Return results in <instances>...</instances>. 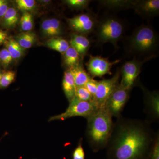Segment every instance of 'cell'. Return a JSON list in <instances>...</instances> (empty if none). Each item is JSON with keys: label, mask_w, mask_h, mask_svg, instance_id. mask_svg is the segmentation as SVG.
<instances>
[{"label": "cell", "mask_w": 159, "mask_h": 159, "mask_svg": "<svg viewBox=\"0 0 159 159\" xmlns=\"http://www.w3.org/2000/svg\"><path fill=\"white\" fill-rule=\"evenodd\" d=\"M155 133L147 120L117 118L106 146L107 159H148Z\"/></svg>", "instance_id": "cell-1"}, {"label": "cell", "mask_w": 159, "mask_h": 159, "mask_svg": "<svg viewBox=\"0 0 159 159\" xmlns=\"http://www.w3.org/2000/svg\"><path fill=\"white\" fill-rule=\"evenodd\" d=\"M86 119L85 135L90 148L94 152L105 149L113 128L112 117L102 108Z\"/></svg>", "instance_id": "cell-2"}, {"label": "cell", "mask_w": 159, "mask_h": 159, "mask_svg": "<svg viewBox=\"0 0 159 159\" xmlns=\"http://www.w3.org/2000/svg\"><path fill=\"white\" fill-rule=\"evenodd\" d=\"M158 34L150 25L142 24L133 32L126 43L125 49L130 55L148 61L157 55L159 48Z\"/></svg>", "instance_id": "cell-3"}, {"label": "cell", "mask_w": 159, "mask_h": 159, "mask_svg": "<svg viewBox=\"0 0 159 159\" xmlns=\"http://www.w3.org/2000/svg\"><path fill=\"white\" fill-rule=\"evenodd\" d=\"M124 29L122 20L113 16H104L98 20L95 30L97 43L101 46L110 43L117 48V43L124 34Z\"/></svg>", "instance_id": "cell-4"}, {"label": "cell", "mask_w": 159, "mask_h": 159, "mask_svg": "<svg viewBox=\"0 0 159 159\" xmlns=\"http://www.w3.org/2000/svg\"><path fill=\"white\" fill-rule=\"evenodd\" d=\"M97 110L93 102L82 101L75 97L69 102L68 107L64 112L50 117L48 122L62 121L74 117H82L87 119Z\"/></svg>", "instance_id": "cell-5"}, {"label": "cell", "mask_w": 159, "mask_h": 159, "mask_svg": "<svg viewBox=\"0 0 159 159\" xmlns=\"http://www.w3.org/2000/svg\"><path fill=\"white\" fill-rule=\"evenodd\" d=\"M120 77V70H118L111 78L98 81L93 99V103L97 109L104 108L107 101L119 85Z\"/></svg>", "instance_id": "cell-6"}, {"label": "cell", "mask_w": 159, "mask_h": 159, "mask_svg": "<svg viewBox=\"0 0 159 159\" xmlns=\"http://www.w3.org/2000/svg\"><path fill=\"white\" fill-rule=\"evenodd\" d=\"M148 61L134 58L125 61L122 67L120 74L122 77L119 84L124 88L131 90L138 83V77L142 71V65Z\"/></svg>", "instance_id": "cell-7"}, {"label": "cell", "mask_w": 159, "mask_h": 159, "mask_svg": "<svg viewBox=\"0 0 159 159\" xmlns=\"http://www.w3.org/2000/svg\"><path fill=\"white\" fill-rule=\"evenodd\" d=\"M131 91L119 84L114 91L104 107L112 117L118 118L122 116V111L129 99Z\"/></svg>", "instance_id": "cell-8"}, {"label": "cell", "mask_w": 159, "mask_h": 159, "mask_svg": "<svg viewBox=\"0 0 159 159\" xmlns=\"http://www.w3.org/2000/svg\"><path fill=\"white\" fill-rule=\"evenodd\" d=\"M69 27L77 34L87 35L96 30L98 20L91 13H83L67 19Z\"/></svg>", "instance_id": "cell-9"}, {"label": "cell", "mask_w": 159, "mask_h": 159, "mask_svg": "<svg viewBox=\"0 0 159 159\" xmlns=\"http://www.w3.org/2000/svg\"><path fill=\"white\" fill-rule=\"evenodd\" d=\"M143 92L144 112L148 122H156L159 119V93L158 91H150L139 81L138 83Z\"/></svg>", "instance_id": "cell-10"}, {"label": "cell", "mask_w": 159, "mask_h": 159, "mask_svg": "<svg viewBox=\"0 0 159 159\" xmlns=\"http://www.w3.org/2000/svg\"><path fill=\"white\" fill-rule=\"evenodd\" d=\"M120 61L116 60L111 62L107 58L99 56L90 55L89 59L86 64L89 74L92 78L102 77L106 74H111V70L112 67Z\"/></svg>", "instance_id": "cell-11"}, {"label": "cell", "mask_w": 159, "mask_h": 159, "mask_svg": "<svg viewBox=\"0 0 159 159\" xmlns=\"http://www.w3.org/2000/svg\"><path fill=\"white\" fill-rule=\"evenodd\" d=\"M133 9L143 18H151L158 16L159 1L136 0Z\"/></svg>", "instance_id": "cell-12"}, {"label": "cell", "mask_w": 159, "mask_h": 159, "mask_svg": "<svg viewBox=\"0 0 159 159\" xmlns=\"http://www.w3.org/2000/svg\"><path fill=\"white\" fill-rule=\"evenodd\" d=\"M70 44L83 59L90 48L91 41L85 35L73 33L71 35Z\"/></svg>", "instance_id": "cell-13"}, {"label": "cell", "mask_w": 159, "mask_h": 159, "mask_svg": "<svg viewBox=\"0 0 159 159\" xmlns=\"http://www.w3.org/2000/svg\"><path fill=\"white\" fill-rule=\"evenodd\" d=\"M42 32L44 35L48 37L59 36L63 34L61 23L56 18L45 20L41 25Z\"/></svg>", "instance_id": "cell-14"}, {"label": "cell", "mask_w": 159, "mask_h": 159, "mask_svg": "<svg viewBox=\"0 0 159 159\" xmlns=\"http://www.w3.org/2000/svg\"><path fill=\"white\" fill-rule=\"evenodd\" d=\"M98 2L102 8L111 11H119L133 9L136 0H101Z\"/></svg>", "instance_id": "cell-15"}, {"label": "cell", "mask_w": 159, "mask_h": 159, "mask_svg": "<svg viewBox=\"0 0 159 159\" xmlns=\"http://www.w3.org/2000/svg\"><path fill=\"white\" fill-rule=\"evenodd\" d=\"M62 89L66 97L69 102L76 96V86L73 75L70 70L64 72L62 80Z\"/></svg>", "instance_id": "cell-16"}, {"label": "cell", "mask_w": 159, "mask_h": 159, "mask_svg": "<svg viewBox=\"0 0 159 159\" xmlns=\"http://www.w3.org/2000/svg\"><path fill=\"white\" fill-rule=\"evenodd\" d=\"M17 10L14 7H10L4 16L0 20V24L5 29L15 28L19 21Z\"/></svg>", "instance_id": "cell-17"}, {"label": "cell", "mask_w": 159, "mask_h": 159, "mask_svg": "<svg viewBox=\"0 0 159 159\" xmlns=\"http://www.w3.org/2000/svg\"><path fill=\"white\" fill-rule=\"evenodd\" d=\"M70 70L73 75L76 87L84 86L91 78L89 74L84 70L82 62Z\"/></svg>", "instance_id": "cell-18"}, {"label": "cell", "mask_w": 159, "mask_h": 159, "mask_svg": "<svg viewBox=\"0 0 159 159\" xmlns=\"http://www.w3.org/2000/svg\"><path fill=\"white\" fill-rule=\"evenodd\" d=\"M62 54L64 64L68 68V70H70L82 62V58L77 51L70 45Z\"/></svg>", "instance_id": "cell-19"}, {"label": "cell", "mask_w": 159, "mask_h": 159, "mask_svg": "<svg viewBox=\"0 0 159 159\" xmlns=\"http://www.w3.org/2000/svg\"><path fill=\"white\" fill-rule=\"evenodd\" d=\"M46 45L49 48L63 54L70 47L67 40L59 36L51 38L47 41Z\"/></svg>", "instance_id": "cell-20"}, {"label": "cell", "mask_w": 159, "mask_h": 159, "mask_svg": "<svg viewBox=\"0 0 159 159\" xmlns=\"http://www.w3.org/2000/svg\"><path fill=\"white\" fill-rule=\"evenodd\" d=\"M36 34L31 31L23 32L20 33L16 38V40L23 49L31 48L36 41Z\"/></svg>", "instance_id": "cell-21"}, {"label": "cell", "mask_w": 159, "mask_h": 159, "mask_svg": "<svg viewBox=\"0 0 159 159\" xmlns=\"http://www.w3.org/2000/svg\"><path fill=\"white\" fill-rule=\"evenodd\" d=\"M5 43L6 49L9 51L13 59H19L24 55L25 49L22 48L13 38L8 37Z\"/></svg>", "instance_id": "cell-22"}, {"label": "cell", "mask_w": 159, "mask_h": 159, "mask_svg": "<svg viewBox=\"0 0 159 159\" xmlns=\"http://www.w3.org/2000/svg\"><path fill=\"white\" fill-rule=\"evenodd\" d=\"M20 24L23 32L30 31L34 26L33 16L29 12L24 11L20 19Z\"/></svg>", "instance_id": "cell-23"}, {"label": "cell", "mask_w": 159, "mask_h": 159, "mask_svg": "<svg viewBox=\"0 0 159 159\" xmlns=\"http://www.w3.org/2000/svg\"><path fill=\"white\" fill-rule=\"evenodd\" d=\"M16 73L13 71H8L3 73L0 80V88L8 87L14 81Z\"/></svg>", "instance_id": "cell-24"}, {"label": "cell", "mask_w": 159, "mask_h": 159, "mask_svg": "<svg viewBox=\"0 0 159 159\" xmlns=\"http://www.w3.org/2000/svg\"><path fill=\"white\" fill-rule=\"evenodd\" d=\"M75 97L82 101L93 102V98L84 86L77 87Z\"/></svg>", "instance_id": "cell-25"}, {"label": "cell", "mask_w": 159, "mask_h": 159, "mask_svg": "<svg viewBox=\"0 0 159 159\" xmlns=\"http://www.w3.org/2000/svg\"><path fill=\"white\" fill-rule=\"evenodd\" d=\"M148 159H159V134L155 133L154 139L148 154Z\"/></svg>", "instance_id": "cell-26"}, {"label": "cell", "mask_w": 159, "mask_h": 159, "mask_svg": "<svg viewBox=\"0 0 159 159\" xmlns=\"http://www.w3.org/2000/svg\"><path fill=\"white\" fill-rule=\"evenodd\" d=\"M19 10L24 11H31L35 6V2L34 0H16L15 1Z\"/></svg>", "instance_id": "cell-27"}, {"label": "cell", "mask_w": 159, "mask_h": 159, "mask_svg": "<svg viewBox=\"0 0 159 159\" xmlns=\"http://www.w3.org/2000/svg\"><path fill=\"white\" fill-rule=\"evenodd\" d=\"M91 2L89 0H67L65 2L73 9L80 10L86 9Z\"/></svg>", "instance_id": "cell-28"}, {"label": "cell", "mask_w": 159, "mask_h": 159, "mask_svg": "<svg viewBox=\"0 0 159 159\" xmlns=\"http://www.w3.org/2000/svg\"><path fill=\"white\" fill-rule=\"evenodd\" d=\"M0 59L1 63L4 67H7L11 63L13 58L6 48L0 51Z\"/></svg>", "instance_id": "cell-29"}, {"label": "cell", "mask_w": 159, "mask_h": 159, "mask_svg": "<svg viewBox=\"0 0 159 159\" xmlns=\"http://www.w3.org/2000/svg\"><path fill=\"white\" fill-rule=\"evenodd\" d=\"M83 139H80L78 145L73 152V159H85V152L82 146Z\"/></svg>", "instance_id": "cell-30"}, {"label": "cell", "mask_w": 159, "mask_h": 159, "mask_svg": "<svg viewBox=\"0 0 159 159\" xmlns=\"http://www.w3.org/2000/svg\"><path fill=\"white\" fill-rule=\"evenodd\" d=\"M98 82V81L94 79V78L91 77L90 79L89 80V81L86 83L85 85L84 86L86 89L90 93L93 99L95 93H96V90H97Z\"/></svg>", "instance_id": "cell-31"}, {"label": "cell", "mask_w": 159, "mask_h": 159, "mask_svg": "<svg viewBox=\"0 0 159 159\" xmlns=\"http://www.w3.org/2000/svg\"><path fill=\"white\" fill-rule=\"evenodd\" d=\"M10 7L9 1L0 0V20L4 16Z\"/></svg>", "instance_id": "cell-32"}, {"label": "cell", "mask_w": 159, "mask_h": 159, "mask_svg": "<svg viewBox=\"0 0 159 159\" xmlns=\"http://www.w3.org/2000/svg\"><path fill=\"white\" fill-rule=\"evenodd\" d=\"M8 38V34L6 31L0 29V46L5 43Z\"/></svg>", "instance_id": "cell-33"}, {"label": "cell", "mask_w": 159, "mask_h": 159, "mask_svg": "<svg viewBox=\"0 0 159 159\" xmlns=\"http://www.w3.org/2000/svg\"><path fill=\"white\" fill-rule=\"evenodd\" d=\"M3 73H2V72H0V80L2 78V76Z\"/></svg>", "instance_id": "cell-34"}, {"label": "cell", "mask_w": 159, "mask_h": 159, "mask_svg": "<svg viewBox=\"0 0 159 159\" xmlns=\"http://www.w3.org/2000/svg\"><path fill=\"white\" fill-rule=\"evenodd\" d=\"M0 63H1V59H0Z\"/></svg>", "instance_id": "cell-35"}]
</instances>
